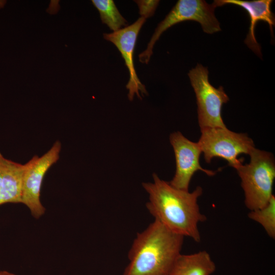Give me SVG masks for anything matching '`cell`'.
<instances>
[{
	"label": "cell",
	"instance_id": "1",
	"mask_svg": "<svg viewBox=\"0 0 275 275\" xmlns=\"http://www.w3.org/2000/svg\"><path fill=\"white\" fill-rule=\"evenodd\" d=\"M153 182L142 185L149 195L146 207L150 213L171 231L201 241L198 224L206 220L198 204L203 189L197 186L192 192L177 188L153 174Z\"/></svg>",
	"mask_w": 275,
	"mask_h": 275
},
{
	"label": "cell",
	"instance_id": "2",
	"mask_svg": "<svg viewBox=\"0 0 275 275\" xmlns=\"http://www.w3.org/2000/svg\"><path fill=\"white\" fill-rule=\"evenodd\" d=\"M184 237L154 220L137 234L123 275H169L181 254Z\"/></svg>",
	"mask_w": 275,
	"mask_h": 275
},
{
	"label": "cell",
	"instance_id": "3",
	"mask_svg": "<svg viewBox=\"0 0 275 275\" xmlns=\"http://www.w3.org/2000/svg\"><path fill=\"white\" fill-rule=\"evenodd\" d=\"M249 155L250 162L236 170L241 180L245 205L252 211L265 206L273 195L275 162L272 153L255 148Z\"/></svg>",
	"mask_w": 275,
	"mask_h": 275
},
{
	"label": "cell",
	"instance_id": "4",
	"mask_svg": "<svg viewBox=\"0 0 275 275\" xmlns=\"http://www.w3.org/2000/svg\"><path fill=\"white\" fill-rule=\"evenodd\" d=\"M215 9L212 4L203 0H179L158 23L147 48L139 54V61L147 64L156 42L164 31L177 23L193 20L199 22L206 33L212 34L221 31L220 23L214 14Z\"/></svg>",
	"mask_w": 275,
	"mask_h": 275
},
{
	"label": "cell",
	"instance_id": "5",
	"mask_svg": "<svg viewBox=\"0 0 275 275\" xmlns=\"http://www.w3.org/2000/svg\"><path fill=\"white\" fill-rule=\"evenodd\" d=\"M201 132L198 143L207 163L215 157L221 158L236 170L242 164L239 155H249L255 148L253 141L246 133L235 132L227 127L207 128Z\"/></svg>",
	"mask_w": 275,
	"mask_h": 275
},
{
	"label": "cell",
	"instance_id": "6",
	"mask_svg": "<svg viewBox=\"0 0 275 275\" xmlns=\"http://www.w3.org/2000/svg\"><path fill=\"white\" fill-rule=\"evenodd\" d=\"M209 72L200 64L191 69L188 75L196 94L198 123L200 130L207 128H226L222 116L223 104L229 97L222 86L216 88L209 82Z\"/></svg>",
	"mask_w": 275,
	"mask_h": 275
},
{
	"label": "cell",
	"instance_id": "7",
	"mask_svg": "<svg viewBox=\"0 0 275 275\" xmlns=\"http://www.w3.org/2000/svg\"><path fill=\"white\" fill-rule=\"evenodd\" d=\"M61 148L60 141H57L43 155H34L25 163L21 203L29 208L35 218H39L45 212L40 200L41 189L45 174L59 159Z\"/></svg>",
	"mask_w": 275,
	"mask_h": 275
},
{
	"label": "cell",
	"instance_id": "8",
	"mask_svg": "<svg viewBox=\"0 0 275 275\" xmlns=\"http://www.w3.org/2000/svg\"><path fill=\"white\" fill-rule=\"evenodd\" d=\"M170 141L176 159L175 173L169 182L171 185L188 191L190 180L197 171H201L209 176L216 174V172L204 169L200 165L202 151L198 142L189 140L179 131L171 134Z\"/></svg>",
	"mask_w": 275,
	"mask_h": 275
},
{
	"label": "cell",
	"instance_id": "9",
	"mask_svg": "<svg viewBox=\"0 0 275 275\" xmlns=\"http://www.w3.org/2000/svg\"><path fill=\"white\" fill-rule=\"evenodd\" d=\"M146 18L141 16L132 24L111 33L103 34L104 38L113 43L121 54L129 73V79L126 85L128 90V97L132 101L134 95L142 99L140 92L147 95L145 86L141 82L134 68L133 55L139 32Z\"/></svg>",
	"mask_w": 275,
	"mask_h": 275
},
{
	"label": "cell",
	"instance_id": "10",
	"mask_svg": "<svg viewBox=\"0 0 275 275\" xmlns=\"http://www.w3.org/2000/svg\"><path fill=\"white\" fill-rule=\"evenodd\" d=\"M272 3V0H215L212 4L215 8L227 4L235 5L242 8L247 12L250 19V24L244 43L261 58V49L255 37V28L258 21H264L268 24L272 35L275 19L271 10Z\"/></svg>",
	"mask_w": 275,
	"mask_h": 275
},
{
	"label": "cell",
	"instance_id": "11",
	"mask_svg": "<svg viewBox=\"0 0 275 275\" xmlns=\"http://www.w3.org/2000/svg\"><path fill=\"white\" fill-rule=\"evenodd\" d=\"M25 164L5 158L0 151V206L22 203V187Z\"/></svg>",
	"mask_w": 275,
	"mask_h": 275
},
{
	"label": "cell",
	"instance_id": "12",
	"mask_svg": "<svg viewBox=\"0 0 275 275\" xmlns=\"http://www.w3.org/2000/svg\"><path fill=\"white\" fill-rule=\"evenodd\" d=\"M216 269L209 254L202 251L191 254H180L169 275H210Z\"/></svg>",
	"mask_w": 275,
	"mask_h": 275
},
{
	"label": "cell",
	"instance_id": "13",
	"mask_svg": "<svg viewBox=\"0 0 275 275\" xmlns=\"http://www.w3.org/2000/svg\"><path fill=\"white\" fill-rule=\"evenodd\" d=\"M92 3L99 11L102 22L113 32L127 25L126 20L120 14L113 1L92 0Z\"/></svg>",
	"mask_w": 275,
	"mask_h": 275
},
{
	"label": "cell",
	"instance_id": "14",
	"mask_svg": "<svg viewBox=\"0 0 275 275\" xmlns=\"http://www.w3.org/2000/svg\"><path fill=\"white\" fill-rule=\"evenodd\" d=\"M248 217L260 224L267 235L275 238V197H271L269 203L264 207L250 211Z\"/></svg>",
	"mask_w": 275,
	"mask_h": 275
},
{
	"label": "cell",
	"instance_id": "15",
	"mask_svg": "<svg viewBox=\"0 0 275 275\" xmlns=\"http://www.w3.org/2000/svg\"><path fill=\"white\" fill-rule=\"evenodd\" d=\"M139 8L141 16L148 18L153 15L159 1H135Z\"/></svg>",
	"mask_w": 275,
	"mask_h": 275
},
{
	"label": "cell",
	"instance_id": "16",
	"mask_svg": "<svg viewBox=\"0 0 275 275\" xmlns=\"http://www.w3.org/2000/svg\"><path fill=\"white\" fill-rule=\"evenodd\" d=\"M0 275H16L13 273L9 272L6 270H1L0 271Z\"/></svg>",
	"mask_w": 275,
	"mask_h": 275
}]
</instances>
